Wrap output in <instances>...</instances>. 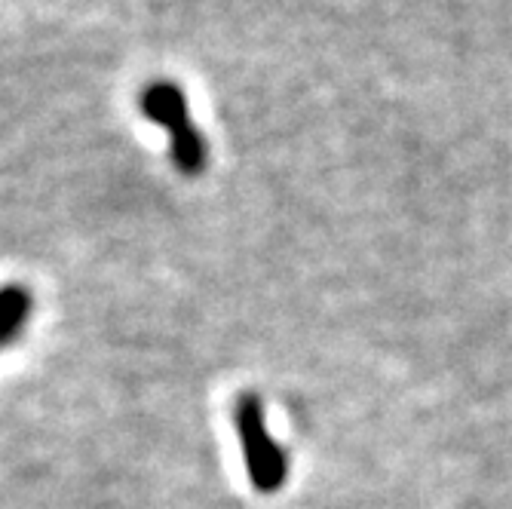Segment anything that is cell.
Instances as JSON below:
<instances>
[{
    "label": "cell",
    "instance_id": "1",
    "mask_svg": "<svg viewBox=\"0 0 512 509\" xmlns=\"http://www.w3.org/2000/svg\"><path fill=\"white\" fill-rule=\"evenodd\" d=\"M142 114L154 123H160L172 138V163L184 175H200L206 169V142L197 132L194 120L188 117V102L184 92L175 83L157 80L145 86L142 99H138Z\"/></svg>",
    "mask_w": 512,
    "mask_h": 509
},
{
    "label": "cell",
    "instance_id": "2",
    "mask_svg": "<svg viewBox=\"0 0 512 509\" xmlns=\"http://www.w3.org/2000/svg\"><path fill=\"white\" fill-rule=\"evenodd\" d=\"M234 424L243 439L249 479L258 491L273 494L286 485L289 476V457L279 448V442L264 427V405L255 393H243L234 408Z\"/></svg>",
    "mask_w": 512,
    "mask_h": 509
},
{
    "label": "cell",
    "instance_id": "3",
    "mask_svg": "<svg viewBox=\"0 0 512 509\" xmlns=\"http://www.w3.org/2000/svg\"><path fill=\"white\" fill-rule=\"evenodd\" d=\"M31 313V295L22 286L0 289V347L19 338L25 319Z\"/></svg>",
    "mask_w": 512,
    "mask_h": 509
}]
</instances>
